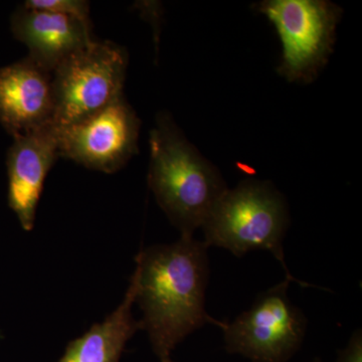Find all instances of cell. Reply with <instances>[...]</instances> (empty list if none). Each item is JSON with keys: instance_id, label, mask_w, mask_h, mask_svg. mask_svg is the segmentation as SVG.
Segmentation results:
<instances>
[{"instance_id": "cell-1", "label": "cell", "mask_w": 362, "mask_h": 362, "mask_svg": "<svg viewBox=\"0 0 362 362\" xmlns=\"http://www.w3.org/2000/svg\"><path fill=\"white\" fill-rule=\"evenodd\" d=\"M209 247L204 240L183 237L168 245L143 247L133 275L135 303L141 309L142 330L160 362L171 361L175 347L206 324L223 323L207 314Z\"/></svg>"}, {"instance_id": "cell-2", "label": "cell", "mask_w": 362, "mask_h": 362, "mask_svg": "<svg viewBox=\"0 0 362 362\" xmlns=\"http://www.w3.org/2000/svg\"><path fill=\"white\" fill-rule=\"evenodd\" d=\"M149 145L150 189L180 235L192 237L228 189L226 181L168 112L156 116Z\"/></svg>"}, {"instance_id": "cell-3", "label": "cell", "mask_w": 362, "mask_h": 362, "mask_svg": "<svg viewBox=\"0 0 362 362\" xmlns=\"http://www.w3.org/2000/svg\"><path fill=\"white\" fill-rule=\"evenodd\" d=\"M289 225L287 199L275 185L246 180L226 190L202 228L207 247L228 250L238 258L252 251L270 252L284 268L287 280L309 287L286 265L283 240Z\"/></svg>"}, {"instance_id": "cell-4", "label": "cell", "mask_w": 362, "mask_h": 362, "mask_svg": "<svg viewBox=\"0 0 362 362\" xmlns=\"http://www.w3.org/2000/svg\"><path fill=\"white\" fill-rule=\"evenodd\" d=\"M254 7L280 37L278 73L289 82H313L332 54L342 9L326 0H265Z\"/></svg>"}, {"instance_id": "cell-5", "label": "cell", "mask_w": 362, "mask_h": 362, "mask_svg": "<svg viewBox=\"0 0 362 362\" xmlns=\"http://www.w3.org/2000/svg\"><path fill=\"white\" fill-rule=\"evenodd\" d=\"M128 54L111 42L95 40L52 71L57 128L97 113L124 96Z\"/></svg>"}, {"instance_id": "cell-6", "label": "cell", "mask_w": 362, "mask_h": 362, "mask_svg": "<svg viewBox=\"0 0 362 362\" xmlns=\"http://www.w3.org/2000/svg\"><path fill=\"white\" fill-rule=\"evenodd\" d=\"M290 281L259 294L249 310L233 322L223 323L226 349L252 362H288L302 346L307 321L303 311L290 301Z\"/></svg>"}, {"instance_id": "cell-7", "label": "cell", "mask_w": 362, "mask_h": 362, "mask_svg": "<svg viewBox=\"0 0 362 362\" xmlns=\"http://www.w3.org/2000/svg\"><path fill=\"white\" fill-rule=\"evenodd\" d=\"M58 130L59 157L104 173L120 170L137 153L140 120L124 96Z\"/></svg>"}, {"instance_id": "cell-8", "label": "cell", "mask_w": 362, "mask_h": 362, "mask_svg": "<svg viewBox=\"0 0 362 362\" xmlns=\"http://www.w3.org/2000/svg\"><path fill=\"white\" fill-rule=\"evenodd\" d=\"M59 157L54 123L13 136L7 154L8 206L25 232L33 230L45 177Z\"/></svg>"}, {"instance_id": "cell-9", "label": "cell", "mask_w": 362, "mask_h": 362, "mask_svg": "<svg viewBox=\"0 0 362 362\" xmlns=\"http://www.w3.org/2000/svg\"><path fill=\"white\" fill-rule=\"evenodd\" d=\"M52 74L30 58L0 69V123L13 136L54 123Z\"/></svg>"}, {"instance_id": "cell-10", "label": "cell", "mask_w": 362, "mask_h": 362, "mask_svg": "<svg viewBox=\"0 0 362 362\" xmlns=\"http://www.w3.org/2000/svg\"><path fill=\"white\" fill-rule=\"evenodd\" d=\"M11 30L28 47V58L51 74L71 54L95 42L92 30L75 18L23 6L13 14Z\"/></svg>"}, {"instance_id": "cell-11", "label": "cell", "mask_w": 362, "mask_h": 362, "mask_svg": "<svg viewBox=\"0 0 362 362\" xmlns=\"http://www.w3.org/2000/svg\"><path fill=\"white\" fill-rule=\"evenodd\" d=\"M136 292L137 284L132 275L120 305L102 322L71 340L58 362H119L127 342L142 330L141 321L136 320L132 312Z\"/></svg>"}, {"instance_id": "cell-12", "label": "cell", "mask_w": 362, "mask_h": 362, "mask_svg": "<svg viewBox=\"0 0 362 362\" xmlns=\"http://www.w3.org/2000/svg\"><path fill=\"white\" fill-rule=\"evenodd\" d=\"M23 6L65 14L80 21L88 30H92L90 4L85 0H28Z\"/></svg>"}, {"instance_id": "cell-13", "label": "cell", "mask_w": 362, "mask_h": 362, "mask_svg": "<svg viewBox=\"0 0 362 362\" xmlns=\"http://www.w3.org/2000/svg\"><path fill=\"white\" fill-rule=\"evenodd\" d=\"M337 362H362V331L361 328L352 333L349 344L338 352Z\"/></svg>"}, {"instance_id": "cell-14", "label": "cell", "mask_w": 362, "mask_h": 362, "mask_svg": "<svg viewBox=\"0 0 362 362\" xmlns=\"http://www.w3.org/2000/svg\"><path fill=\"white\" fill-rule=\"evenodd\" d=\"M313 362H322L320 361V359L319 358H316L315 361H314Z\"/></svg>"}, {"instance_id": "cell-15", "label": "cell", "mask_w": 362, "mask_h": 362, "mask_svg": "<svg viewBox=\"0 0 362 362\" xmlns=\"http://www.w3.org/2000/svg\"><path fill=\"white\" fill-rule=\"evenodd\" d=\"M166 362H175V361H166Z\"/></svg>"}]
</instances>
